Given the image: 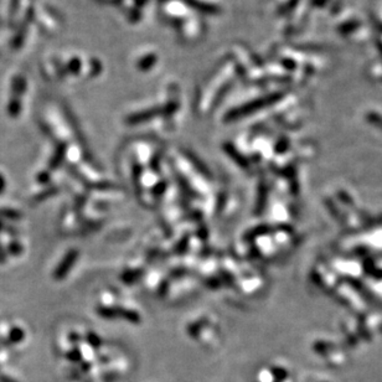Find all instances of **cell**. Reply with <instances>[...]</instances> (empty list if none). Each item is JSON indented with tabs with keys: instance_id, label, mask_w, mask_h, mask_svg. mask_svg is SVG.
<instances>
[{
	"instance_id": "6da1fadb",
	"label": "cell",
	"mask_w": 382,
	"mask_h": 382,
	"mask_svg": "<svg viewBox=\"0 0 382 382\" xmlns=\"http://www.w3.org/2000/svg\"><path fill=\"white\" fill-rule=\"evenodd\" d=\"M0 382H15V381L12 380V378L4 377V376H3V377H0Z\"/></svg>"
}]
</instances>
